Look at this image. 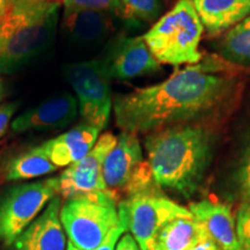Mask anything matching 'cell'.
<instances>
[{"label": "cell", "mask_w": 250, "mask_h": 250, "mask_svg": "<svg viewBox=\"0 0 250 250\" xmlns=\"http://www.w3.org/2000/svg\"><path fill=\"white\" fill-rule=\"evenodd\" d=\"M217 62H197L156 85L117 95L116 124L124 132L146 133L203 117L220 105L232 80L220 74Z\"/></svg>", "instance_id": "6da1fadb"}, {"label": "cell", "mask_w": 250, "mask_h": 250, "mask_svg": "<svg viewBox=\"0 0 250 250\" xmlns=\"http://www.w3.org/2000/svg\"><path fill=\"white\" fill-rule=\"evenodd\" d=\"M145 147L156 186L190 197L211 164L213 138L204 127L179 124L154 131Z\"/></svg>", "instance_id": "7a4b0ae2"}, {"label": "cell", "mask_w": 250, "mask_h": 250, "mask_svg": "<svg viewBox=\"0 0 250 250\" xmlns=\"http://www.w3.org/2000/svg\"><path fill=\"white\" fill-rule=\"evenodd\" d=\"M59 5L27 2L8 8L0 19V76L15 73L50 48Z\"/></svg>", "instance_id": "3957f363"}, {"label": "cell", "mask_w": 250, "mask_h": 250, "mask_svg": "<svg viewBox=\"0 0 250 250\" xmlns=\"http://www.w3.org/2000/svg\"><path fill=\"white\" fill-rule=\"evenodd\" d=\"M203 30L191 0H179L144 35V40L159 62L171 66L195 65L202 58L199 43Z\"/></svg>", "instance_id": "277c9868"}, {"label": "cell", "mask_w": 250, "mask_h": 250, "mask_svg": "<svg viewBox=\"0 0 250 250\" xmlns=\"http://www.w3.org/2000/svg\"><path fill=\"white\" fill-rule=\"evenodd\" d=\"M116 196L110 191L67 199L61 208V221L68 243L78 250H93L120 223Z\"/></svg>", "instance_id": "5b68a950"}, {"label": "cell", "mask_w": 250, "mask_h": 250, "mask_svg": "<svg viewBox=\"0 0 250 250\" xmlns=\"http://www.w3.org/2000/svg\"><path fill=\"white\" fill-rule=\"evenodd\" d=\"M118 218L125 232H130L140 250H153L158 234L179 218H193L188 208L177 204L154 187L125 197L117 204Z\"/></svg>", "instance_id": "8992f818"}, {"label": "cell", "mask_w": 250, "mask_h": 250, "mask_svg": "<svg viewBox=\"0 0 250 250\" xmlns=\"http://www.w3.org/2000/svg\"><path fill=\"white\" fill-rule=\"evenodd\" d=\"M56 195H58V177L9 189L0 198V242L13 245Z\"/></svg>", "instance_id": "52a82bcc"}, {"label": "cell", "mask_w": 250, "mask_h": 250, "mask_svg": "<svg viewBox=\"0 0 250 250\" xmlns=\"http://www.w3.org/2000/svg\"><path fill=\"white\" fill-rule=\"evenodd\" d=\"M102 175L107 190L117 199L120 191L126 197L156 186L148 162L144 161L138 138L124 131L103 162Z\"/></svg>", "instance_id": "ba28073f"}, {"label": "cell", "mask_w": 250, "mask_h": 250, "mask_svg": "<svg viewBox=\"0 0 250 250\" xmlns=\"http://www.w3.org/2000/svg\"><path fill=\"white\" fill-rule=\"evenodd\" d=\"M64 74L77 94L78 108L85 123L100 131L107 126L111 112L109 77L101 61L74 62L64 66Z\"/></svg>", "instance_id": "9c48e42d"}, {"label": "cell", "mask_w": 250, "mask_h": 250, "mask_svg": "<svg viewBox=\"0 0 250 250\" xmlns=\"http://www.w3.org/2000/svg\"><path fill=\"white\" fill-rule=\"evenodd\" d=\"M116 143L117 138L112 133L102 134L83 160L68 166L58 177L59 196L67 201L76 197L108 191L103 181V162Z\"/></svg>", "instance_id": "30bf717a"}, {"label": "cell", "mask_w": 250, "mask_h": 250, "mask_svg": "<svg viewBox=\"0 0 250 250\" xmlns=\"http://www.w3.org/2000/svg\"><path fill=\"white\" fill-rule=\"evenodd\" d=\"M101 62L109 79L130 80L161 70L144 36L118 37L109 45Z\"/></svg>", "instance_id": "8fae6325"}, {"label": "cell", "mask_w": 250, "mask_h": 250, "mask_svg": "<svg viewBox=\"0 0 250 250\" xmlns=\"http://www.w3.org/2000/svg\"><path fill=\"white\" fill-rule=\"evenodd\" d=\"M78 111L76 96L62 94L19 115L12 121L11 129L15 133L62 129L76 121Z\"/></svg>", "instance_id": "7c38bea8"}, {"label": "cell", "mask_w": 250, "mask_h": 250, "mask_svg": "<svg viewBox=\"0 0 250 250\" xmlns=\"http://www.w3.org/2000/svg\"><path fill=\"white\" fill-rule=\"evenodd\" d=\"M62 197L56 195L39 218L13 243V250H66V234L61 221Z\"/></svg>", "instance_id": "4fadbf2b"}, {"label": "cell", "mask_w": 250, "mask_h": 250, "mask_svg": "<svg viewBox=\"0 0 250 250\" xmlns=\"http://www.w3.org/2000/svg\"><path fill=\"white\" fill-rule=\"evenodd\" d=\"M100 130L87 123L80 124L61 136L42 144L52 164L61 167L77 164L92 151L99 140Z\"/></svg>", "instance_id": "5bb4252c"}, {"label": "cell", "mask_w": 250, "mask_h": 250, "mask_svg": "<svg viewBox=\"0 0 250 250\" xmlns=\"http://www.w3.org/2000/svg\"><path fill=\"white\" fill-rule=\"evenodd\" d=\"M192 217L203 224L223 250H239L236 236V224L230 206L224 203L199 201L188 206Z\"/></svg>", "instance_id": "9a60e30c"}, {"label": "cell", "mask_w": 250, "mask_h": 250, "mask_svg": "<svg viewBox=\"0 0 250 250\" xmlns=\"http://www.w3.org/2000/svg\"><path fill=\"white\" fill-rule=\"evenodd\" d=\"M112 29L110 13L100 11H77L64 13L62 30L71 43L90 48L107 37Z\"/></svg>", "instance_id": "2e32d148"}, {"label": "cell", "mask_w": 250, "mask_h": 250, "mask_svg": "<svg viewBox=\"0 0 250 250\" xmlns=\"http://www.w3.org/2000/svg\"><path fill=\"white\" fill-rule=\"evenodd\" d=\"M203 27L215 35L250 15V0H191Z\"/></svg>", "instance_id": "e0dca14e"}, {"label": "cell", "mask_w": 250, "mask_h": 250, "mask_svg": "<svg viewBox=\"0 0 250 250\" xmlns=\"http://www.w3.org/2000/svg\"><path fill=\"white\" fill-rule=\"evenodd\" d=\"M208 239V229L195 218H179L159 232L153 250H188Z\"/></svg>", "instance_id": "ac0fdd59"}, {"label": "cell", "mask_w": 250, "mask_h": 250, "mask_svg": "<svg viewBox=\"0 0 250 250\" xmlns=\"http://www.w3.org/2000/svg\"><path fill=\"white\" fill-rule=\"evenodd\" d=\"M57 169V166L52 164L41 145L22 153L9 162L6 170V179L8 181L30 180L54 173Z\"/></svg>", "instance_id": "d6986e66"}, {"label": "cell", "mask_w": 250, "mask_h": 250, "mask_svg": "<svg viewBox=\"0 0 250 250\" xmlns=\"http://www.w3.org/2000/svg\"><path fill=\"white\" fill-rule=\"evenodd\" d=\"M220 54L234 64L250 66V15L226 34L220 44Z\"/></svg>", "instance_id": "ffe728a7"}, {"label": "cell", "mask_w": 250, "mask_h": 250, "mask_svg": "<svg viewBox=\"0 0 250 250\" xmlns=\"http://www.w3.org/2000/svg\"><path fill=\"white\" fill-rule=\"evenodd\" d=\"M62 4L64 13L77 11H100L125 17V7L122 0H62Z\"/></svg>", "instance_id": "44dd1931"}, {"label": "cell", "mask_w": 250, "mask_h": 250, "mask_svg": "<svg viewBox=\"0 0 250 250\" xmlns=\"http://www.w3.org/2000/svg\"><path fill=\"white\" fill-rule=\"evenodd\" d=\"M125 18L152 22L162 12L161 0H124Z\"/></svg>", "instance_id": "7402d4cb"}, {"label": "cell", "mask_w": 250, "mask_h": 250, "mask_svg": "<svg viewBox=\"0 0 250 250\" xmlns=\"http://www.w3.org/2000/svg\"><path fill=\"white\" fill-rule=\"evenodd\" d=\"M235 224L239 250H250V201L240 204Z\"/></svg>", "instance_id": "603a6c76"}, {"label": "cell", "mask_w": 250, "mask_h": 250, "mask_svg": "<svg viewBox=\"0 0 250 250\" xmlns=\"http://www.w3.org/2000/svg\"><path fill=\"white\" fill-rule=\"evenodd\" d=\"M239 186L243 201H250V147L247 151L240 168Z\"/></svg>", "instance_id": "cb8c5ba5"}, {"label": "cell", "mask_w": 250, "mask_h": 250, "mask_svg": "<svg viewBox=\"0 0 250 250\" xmlns=\"http://www.w3.org/2000/svg\"><path fill=\"white\" fill-rule=\"evenodd\" d=\"M124 233H125L124 227L122 226V225H118L117 227H115L114 229L111 230V233L109 234L107 239H105L99 247H96V248H94L93 250H115L116 249L118 241H120V239ZM66 250H78V249L74 248L73 246H71L70 243H67Z\"/></svg>", "instance_id": "d4e9b609"}, {"label": "cell", "mask_w": 250, "mask_h": 250, "mask_svg": "<svg viewBox=\"0 0 250 250\" xmlns=\"http://www.w3.org/2000/svg\"><path fill=\"white\" fill-rule=\"evenodd\" d=\"M18 105V102H8L0 105V138L7 131L9 123L12 121V117L14 116L15 111H17Z\"/></svg>", "instance_id": "484cf974"}, {"label": "cell", "mask_w": 250, "mask_h": 250, "mask_svg": "<svg viewBox=\"0 0 250 250\" xmlns=\"http://www.w3.org/2000/svg\"><path fill=\"white\" fill-rule=\"evenodd\" d=\"M115 250H140V248L133 236L130 233H126L121 237Z\"/></svg>", "instance_id": "4316f807"}, {"label": "cell", "mask_w": 250, "mask_h": 250, "mask_svg": "<svg viewBox=\"0 0 250 250\" xmlns=\"http://www.w3.org/2000/svg\"><path fill=\"white\" fill-rule=\"evenodd\" d=\"M188 250H223L220 247L218 246V243L214 241V240L208 239L206 241L199 243L198 246L192 247V248L188 249Z\"/></svg>", "instance_id": "83f0119b"}, {"label": "cell", "mask_w": 250, "mask_h": 250, "mask_svg": "<svg viewBox=\"0 0 250 250\" xmlns=\"http://www.w3.org/2000/svg\"><path fill=\"white\" fill-rule=\"evenodd\" d=\"M9 2L8 0H0V19H1L8 11Z\"/></svg>", "instance_id": "f1b7e54d"}, {"label": "cell", "mask_w": 250, "mask_h": 250, "mask_svg": "<svg viewBox=\"0 0 250 250\" xmlns=\"http://www.w3.org/2000/svg\"><path fill=\"white\" fill-rule=\"evenodd\" d=\"M27 2H35V0H11V1H9V7H11V6H13V5L27 4Z\"/></svg>", "instance_id": "f546056e"}, {"label": "cell", "mask_w": 250, "mask_h": 250, "mask_svg": "<svg viewBox=\"0 0 250 250\" xmlns=\"http://www.w3.org/2000/svg\"><path fill=\"white\" fill-rule=\"evenodd\" d=\"M5 94H6L5 83H4V81H2V79H0V101H1L2 98H4Z\"/></svg>", "instance_id": "4dcf8cb0"}, {"label": "cell", "mask_w": 250, "mask_h": 250, "mask_svg": "<svg viewBox=\"0 0 250 250\" xmlns=\"http://www.w3.org/2000/svg\"><path fill=\"white\" fill-rule=\"evenodd\" d=\"M62 0H35V2H48V4H61Z\"/></svg>", "instance_id": "1f68e13d"}, {"label": "cell", "mask_w": 250, "mask_h": 250, "mask_svg": "<svg viewBox=\"0 0 250 250\" xmlns=\"http://www.w3.org/2000/svg\"><path fill=\"white\" fill-rule=\"evenodd\" d=\"M9 1H11V0H8V2H9Z\"/></svg>", "instance_id": "d6a6232c"}, {"label": "cell", "mask_w": 250, "mask_h": 250, "mask_svg": "<svg viewBox=\"0 0 250 250\" xmlns=\"http://www.w3.org/2000/svg\"><path fill=\"white\" fill-rule=\"evenodd\" d=\"M122 1H124V0H122Z\"/></svg>", "instance_id": "836d02e7"}]
</instances>
